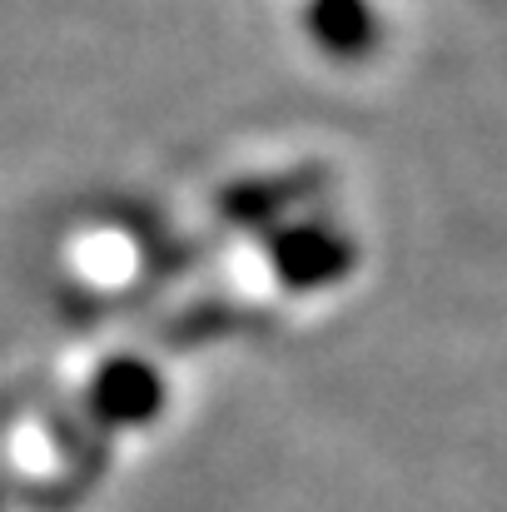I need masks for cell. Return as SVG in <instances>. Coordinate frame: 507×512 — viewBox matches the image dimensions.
Here are the masks:
<instances>
[{
	"label": "cell",
	"mask_w": 507,
	"mask_h": 512,
	"mask_svg": "<svg viewBox=\"0 0 507 512\" xmlns=\"http://www.w3.org/2000/svg\"><path fill=\"white\" fill-rule=\"evenodd\" d=\"M90 403H95V413L110 418V423H145V418L160 413L165 388H160V378H155L145 363H110V368L100 373Z\"/></svg>",
	"instance_id": "cell-1"
},
{
	"label": "cell",
	"mask_w": 507,
	"mask_h": 512,
	"mask_svg": "<svg viewBox=\"0 0 507 512\" xmlns=\"http://www.w3.org/2000/svg\"><path fill=\"white\" fill-rule=\"evenodd\" d=\"M309 25H314V40L334 55H358L373 40V15L363 0H314Z\"/></svg>",
	"instance_id": "cell-2"
},
{
	"label": "cell",
	"mask_w": 507,
	"mask_h": 512,
	"mask_svg": "<svg viewBox=\"0 0 507 512\" xmlns=\"http://www.w3.org/2000/svg\"><path fill=\"white\" fill-rule=\"evenodd\" d=\"M279 269H284L289 284H329V279H338V269H343V244H338L334 234H324V229H299L284 244Z\"/></svg>",
	"instance_id": "cell-3"
}]
</instances>
